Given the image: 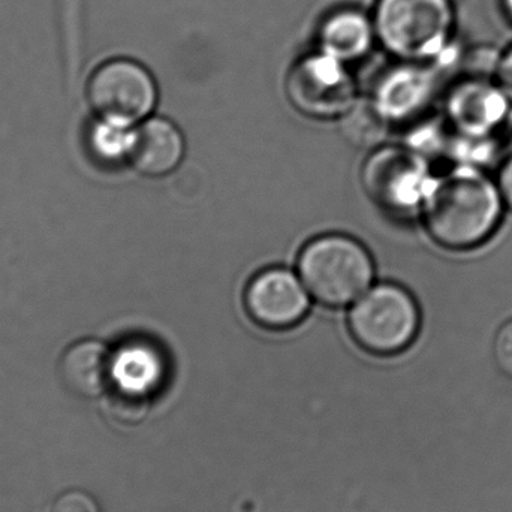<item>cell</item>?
<instances>
[{
  "instance_id": "cell-16",
  "label": "cell",
  "mask_w": 512,
  "mask_h": 512,
  "mask_svg": "<svg viewBox=\"0 0 512 512\" xmlns=\"http://www.w3.org/2000/svg\"><path fill=\"white\" fill-rule=\"evenodd\" d=\"M493 358L505 376L512 379V319L499 327L493 339Z\"/></svg>"
},
{
  "instance_id": "cell-15",
  "label": "cell",
  "mask_w": 512,
  "mask_h": 512,
  "mask_svg": "<svg viewBox=\"0 0 512 512\" xmlns=\"http://www.w3.org/2000/svg\"><path fill=\"white\" fill-rule=\"evenodd\" d=\"M146 396L143 394L131 393V391L120 390L108 400V409L114 420L122 424H138L147 414Z\"/></svg>"
},
{
  "instance_id": "cell-20",
  "label": "cell",
  "mask_w": 512,
  "mask_h": 512,
  "mask_svg": "<svg viewBox=\"0 0 512 512\" xmlns=\"http://www.w3.org/2000/svg\"><path fill=\"white\" fill-rule=\"evenodd\" d=\"M502 6H504L505 14L508 15L512 23V0H502Z\"/></svg>"
},
{
  "instance_id": "cell-12",
  "label": "cell",
  "mask_w": 512,
  "mask_h": 512,
  "mask_svg": "<svg viewBox=\"0 0 512 512\" xmlns=\"http://www.w3.org/2000/svg\"><path fill=\"white\" fill-rule=\"evenodd\" d=\"M376 42L372 14L354 6L334 9L318 27V50L345 65L364 59Z\"/></svg>"
},
{
  "instance_id": "cell-10",
  "label": "cell",
  "mask_w": 512,
  "mask_h": 512,
  "mask_svg": "<svg viewBox=\"0 0 512 512\" xmlns=\"http://www.w3.org/2000/svg\"><path fill=\"white\" fill-rule=\"evenodd\" d=\"M185 152V138L173 122L149 117L132 129L126 159L141 176L164 177L177 170Z\"/></svg>"
},
{
  "instance_id": "cell-18",
  "label": "cell",
  "mask_w": 512,
  "mask_h": 512,
  "mask_svg": "<svg viewBox=\"0 0 512 512\" xmlns=\"http://www.w3.org/2000/svg\"><path fill=\"white\" fill-rule=\"evenodd\" d=\"M492 75L512 105V44L499 54L493 66Z\"/></svg>"
},
{
  "instance_id": "cell-7",
  "label": "cell",
  "mask_w": 512,
  "mask_h": 512,
  "mask_svg": "<svg viewBox=\"0 0 512 512\" xmlns=\"http://www.w3.org/2000/svg\"><path fill=\"white\" fill-rule=\"evenodd\" d=\"M430 182L432 177L426 162L399 147H384L364 164V188L369 197L388 212L421 210Z\"/></svg>"
},
{
  "instance_id": "cell-5",
  "label": "cell",
  "mask_w": 512,
  "mask_h": 512,
  "mask_svg": "<svg viewBox=\"0 0 512 512\" xmlns=\"http://www.w3.org/2000/svg\"><path fill=\"white\" fill-rule=\"evenodd\" d=\"M152 72L135 59L114 57L96 66L87 81L86 98L99 120L131 128L149 119L158 104Z\"/></svg>"
},
{
  "instance_id": "cell-19",
  "label": "cell",
  "mask_w": 512,
  "mask_h": 512,
  "mask_svg": "<svg viewBox=\"0 0 512 512\" xmlns=\"http://www.w3.org/2000/svg\"><path fill=\"white\" fill-rule=\"evenodd\" d=\"M495 180L498 183L499 192H501L505 207L512 212V153L499 165Z\"/></svg>"
},
{
  "instance_id": "cell-17",
  "label": "cell",
  "mask_w": 512,
  "mask_h": 512,
  "mask_svg": "<svg viewBox=\"0 0 512 512\" xmlns=\"http://www.w3.org/2000/svg\"><path fill=\"white\" fill-rule=\"evenodd\" d=\"M50 512H99L98 504L83 490H68L57 496Z\"/></svg>"
},
{
  "instance_id": "cell-14",
  "label": "cell",
  "mask_w": 512,
  "mask_h": 512,
  "mask_svg": "<svg viewBox=\"0 0 512 512\" xmlns=\"http://www.w3.org/2000/svg\"><path fill=\"white\" fill-rule=\"evenodd\" d=\"M343 135L360 149L376 147L385 140L387 120L381 108L370 102H355L354 107L342 117Z\"/></svg>"
},
{
  "instance_id": "cell-1",
  "label": "cell",
  "mask_w": 512,
  "mask_h": 512,
  "mask_svg": "<svg viewBox=\"0 0 512 512\" xmlns=\"http://www.w3.org/2000/svg\"><path fill=\"white\" fill-rule=\"evenodd\" d=\"M507 210L498 183L472 164L432 179L421 204L430 239L445 251L469 252L486 245Z\"/></svg>"
},
{
  "instance_id": "cell-4",
  "label": "cell",
  "mask_w": 512,
  "mask_h": 512,
  "mask_svg": "<svg viewBox=\"0 0 512 512\" xmlns=\"http://www.w3.org/2000/svg\"><path fill=\"white\" fill-rule=\"evenodd\" d=\"M421 312L414 295L396 283H379L361 295L349 310L348 328L363 351L390 357L406 351L417 339Z\"/></svg>"
},
{
  "instance_id": "cell-11",
  "label": "cell",
  "mask_w": 512,
  "mask_h": 512,
  "mask_svg": "<svg viewBox=\"0 0 512 512\" xmlns=\"http://www.w3.org/2000/svg\"><path fill=\"white\" fill-rule=\"evenodd\" d=\"M57 376L66 393L75 399H98L114 382V357L104 343L80 340L63 351Z\"/></svg>"
},
{
  "instance_id": "cell-6",
  "label": "cell",
  "mask_w": 512,
  "mask_h": 512,
  "mask_svg": "<svg viewBox=\"0 0 512 512\" xmlns=\"http://www.w3.org/2000/svg\"><path fill=\"white\" fill-rule=\"evenodd\" d=\"M285 90L295 110L310 119H342L357 102L348 65L319 50L292 65Z\"/></svg>"
},
{
  "instance_id": "cell-3",
  "label": "cell",
  "mask_w": 512,
  "mask_h": 512,
  "mask_svg": "<svg viewBox=\"0 0 512 512\" xmlns=\"http://www.w3.org/2000/svg\"><path fill=\"white\" fill-rule=\"evenodd\" d=\"M298 276L313 300L339 309L369 291L375 279V264L358 240L325 234L301 249Z\"/></svg>"
},
{
  "instance_id": "cell-8",
  "label": "cell",
  "mask_w": 512,
  "mask_h": 512,
  "mask_svg": "<svg viewBox=\"0 0 512 512\" xmlns=\"http://www.w3.org/2000/svg\"><path fill=\"white\" fill-rule=\"evenodd\" d=\"M310 298L300 276L288 268L271 267L252 277L245 291V307L259 327L289 330L306 318Z\"/></svg>"
},
{
  "instance_id": "cell-13",
  "label": "cell",
  "mask_w": 512,
  "mask_h": 512,
  "mask_svg": "<svg viewBox=\"0 0 512 512\" xmlns=\"http://www.w3.org/2000/svg\"><path fill=\"white\" fill-rule=\"evenodd\" d=\"M161 376V361L147 346H132L122 357L114 360V382L120 390L143 394L156 384Z\"/></svg>"
},
{
  "instance_id": "cell-9",
  "label": "cell",
  "mask_w": 512,
  "mask_h": 512,
  "mask_svg": "<svg viewBox=\"0 0 512 512\" xmlns=\"http://www.w3.org/2000/svg\"><path fill=\"white\" fill-rule=\"evenodd\" d=\"M512 105L493 75L463 78L447 99L448 122L457 134L471 140L489 135L507 120Z\"/></svg>"
},
{
  "instance_id": "cell-2",
  "label": "cell",
  "mask_w": 512,
  "mask_h": 512,
  "mask_svg": "<svg viewBox=\"0 0 512 512\" xmlns=\"http://www.w3.org/2000/svg\"><path fill=\"white\" fill-rule=\"evenodd\" d=\"M376 41L403 63H439L454 48V0H376Z\"/></svg>"
}]
</instances>
